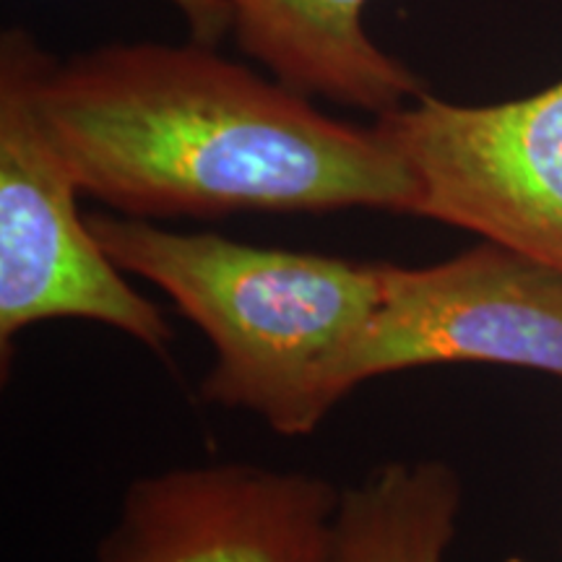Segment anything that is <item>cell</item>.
Listing matches in <instances>:
<instances>
[{
    "instance_id": "cell-4",
    "label": "cell",
    "mask_w": 562,
    "mask_h": 562,
    "mask_svg": "<svg viewBox=\"0 0 562 562\" xmlns=\"http://www.w3.org/2000/svg\"><path fill=\"white\" fill-rule=\"evenodd\" d=\"M375 125L417 182L412 216L474 232L562 273V79L492 104L422 91Z\"/></svg>"
},
{
    "instance_id": "cell-5",
    "label": "cell",
    "mask_w": 562,
    "mask_h": 562,
    "mask_svg": "<svg viewBox=\"0 0 562 562\" xmlns=\"http://www.w3.org/2000/svg\"><path fill=\"white\" fill-rule=\"evenodd\" d=\"M456 362L562 381V273L490 240L430 266L381 263V300L351 357V389Z\"/></svg>"
},
{
    "instance_id": "cell-3",
    "label": "cell",
    "mask_w": 562,
    "mask_h": 562,
    "mask_svg": "<svg viewBox=\"0 0 562 562\" xmlns=\"http://www.w3.org/2000/svg\"><path fill=\"white\" fill-rule=\"evenodd\" d=\"M37 40H0V344L47 321H89L154 355L170 351L165 313L140 297L79 211V186L47 140L32 104Z\"/></svg>"
},
{
    "instance_id": "cell-8",
    "label": "cell",
    "mask_w": 562,
    "mask_h": 562,
    "mask_svg": "<svg viewBox=\"0 0 562 562\" xmlns=\"http://www.w3.org/2000/svg\"><path fill=\"white\" fill-rule=\"evenodd\" d=\"M461 510L446 461L378 463L341 487L336 562H446Z\"/></svg>"
},
{
    "instance_id": "cell-7",
    "label": "cell",
    "mask_w": 562,
    "mask_h": 562,
    "mask_svg": "<svg viewBox=\"0 0 562 562\" xmlns=\"http://www.w3.org/2000/svg\"><path fill=\"white\" fill-rule=\"evenodd\" d=\"M370 0H227L237 45L300 94L383 117L425 83L364 30Z\"/></svg>"
},
{
    "instance_id": "cell-2",
    "label": "cell",
    "mask_w": 562,
    "mask_h": 562,
    "mask_svg": "<svg viewBox=\"0 0 562 562\" xmlns=\"http://www.w3.org/2000/svg\"><path fill=\"white\" fill-rule=\"evenodd\" d=\"M125 273L165 292L206 336L214 360L201 398L300 438L351 391V357L381 300V263L261 248L157 222L91 214Z\"/></svg>"
},
{
    "instance_id": "cell-9",
    "label": "cell",
    "mask_w": 562,
    "mask_h": 562,
    "mask_svg": "<svg viewBox=\"0 0 562 562\" xmlns=\"http://www.w3.org/2000/svg\"><path fill=\"white\" fill-rule=\"evenodd\" d=\"M186 19L191 40L216 47L232 32V11L227 0H170Z\"/></svg>"
},
{
    "instance_id": "cell-1",
    "label": "cell",
    "mask_w": 562,
    "mask_h": 562,
    "mask_svg": "<svg viewBox=\"0 0 562 562\" xmlns=\"http://www.w3.org/2000/svg\"><path fill=\"white\" fill-rule=\"evenodd\" d=\"M32 104L81 195L131 220L414 214L417 182L378 125L339 121L273 76L188 42H112L50 60Z\"/></svg>"
},
{
    "instance_id": "cell-6",
    "label": "cell",
    "mask_w": 562,
    "mask_h": 562,
    "mask_svg": "<svg viewBox=\"0 0 562 562\" xmlns=\"http://www.w3.org/2000/svg\"><path fill=\"white\" fill-rule=\"evenodd\" d=\"M339 501L311 472L175 467L128 484L94 562H336Z\"/></svg>"
}]
</instances>
